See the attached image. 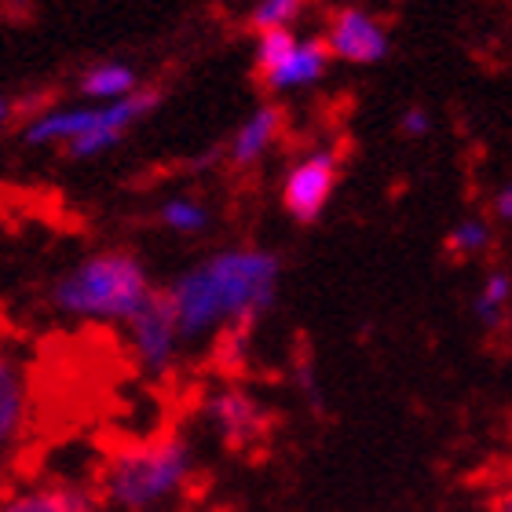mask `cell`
<instances>
[{"instance_id": "cell-20", "label": "cell", "mask_w": 512, "mask_h": 512, "mask_svg": "<svg viewBox=\"0 0 512 512\" xmlns=\"http://www.w3.org/2000/svg\"><path fill=\"white\" fill-rule=\"evenodd\" d=\"M403 132H406V136H417V139H421V136H428V132H432V121H428V114H425V110H406V114H403Z\"/></svg>"}, {"instance_id": "cell-16", "label": "cell", "mask_w": 512, "mask_h": 512, "mask_svg": "<svg viewBox=\"0 0 512 512\" xmlns=\"http://www.w3.org/2000/svg\"><path fill=\"white\" fill-rule=\"evenodd\" d=\"M491 242H494V231L483 220H461L447 235V253L458 256V260H469V256L487 253Z\"/></svg>"}, {"instance_id": "cell-8", "label": "cell", "mask_w": 512, "mask_h": 512, "mask_svg": "<svg viewBox=\"0 0 512 512\" xmlns=\"http://www.w3.org/2000/svg\"><path fill=\"white\" fill-rule=\"evenodd\" d=\"M209 414H213L220 436L231 450H253L267 439V417L260 410L253 395L238 392V388H227V392L213 395L209 403Z\"/></svg>"}, {"instance_id": "cell-22", "label": "cell", "mask_w": 512, "mask_h": 512, "mask_svg": "<svg viewBox=\"0 0 512 512\" xmlns=\"http://www.w3.org/2000/svg\"><path fill=\"white\" fill-rule=\"evenodd\" d=\"M8 121H11V103L8 99H0V128L8 125Z\"/></svg>"}, {"instance_id": "cell-9", "label": "cell", "mask_w": 512, "mask_h": 512, "mask_svg": "<svg viewBox=\"0 0 512 512\" xmlns=\"http://www.w3.org/2000/svg\"><path fill=\"white\" fill-rule=\"evenodd\" d=\"M326 63H330V48H326V41L308 37V41L293 44V52H289L275 70H267L260 81H264L267 88H275V92L304 88V85H315V81L326 74Z\"/></svg>"}, {"instance_id": "cell-12", "label": "cell", "mask_w": 512, "mask_h": 512, "mask_svg": "<svg viewBox=\"0 0 512 512\" xmlns=\"http://www.w3.org/2000/svg\"><path fill=\"white\" fill-rule=\"evenodd\" d=\"M278 128H282V110L278 107H260L246 125L238 128L235 139H231V161L235 165H256V161L264 158L267 147L275 143Z\"/></svg>"}, {"instance_id": "cell-11", "label": "cell", "mask_w": 512, "mask_h": 512, "mask_svg": "<svg viewBox=\"0 0 512 512\" xmlns=\"http://www.w3.org/2000/svg\"><path fill=\"white\" fill-rule=\"evenodd\" d=\"M22 417H26V377L19 359L0 352V454L19 436Z\"/></svg>"}, {"instance_id": "cell-6", "label": "cell", "mask_w": 512, "mask_h": 512, "mask_svg": "<svg viewBox=\"0 0 512 512\" xmlns=\"http://www.w3.org/2000/svg\"><path fill=\"white\" fill-rule=\"evenodd\" d=\"M154 107H158V92H139L136 88V92L114 99V103H107V107H99L96 128L85 132L81 139H74V143H66V147H70L74 158H96V154H103V150L118 147L128 128L136 125L139 118H147Z\"/></svg>"}, {"instance_id": "cell-4", "label": "cell", "mask_w": 512, "mask_h": 512, "mask_svg": "<svg viewBox=\"0 0 512 512\" xmlns=\"http://www.w3.org/2000/svg\"><path fill=\"white\" fill-rule=\"evenodd\" d=\"M125 322L139 363L154 370V374L169 370L172 359H176V341H180V326H176L169 289H150V297Z\"/></svg>"}, {"instance_id": "cell-21", "label": "cell", "mask_w": 512, "mask_h": 512, "mask_svg": "<svg viewBox=\"0 0 512 512\" xmlns=\"http://www.w3.org/2000/svg\"><path fill=\"white\" fill-rule=\"evenodd\" d=\"M494 216L509 224L512 220V187H502V191L494 194Z\"/></svg>"}, {"instance_id": "cell-13", "label": "cell", "mask_w": 512, "mask_h": 512, "mask_svg": "<svg viewBox=\"0 0 512 512\" xmlns=\"http://www.w3.org/2000/svg\"><path fill=\"white\" fill-rule=\"evenodd\" d=\"M0 512H96V502L81 487L52 483V487H37V491L19 494V498H8L0 505Z\"/></svg>"}, {"instance_id": "cell-15", "label": "cell", "mask_w": 512, "mask_h": 512, "mask_svg": "<svg viewBox=\"0 0 512 512\" xmlns=\"http://www.w3.org/2000/svg\"><path fill=\"white\" fill-rule=\"evenodd\" d=\"M136 70L125 63H103L96 66V70H88L85 81H81V88H85V96L92 99H107V103H114V99L128 96V92H136Z\"/></svg>"}, {"instance_id": "cell-5", "label": "cell", "mask_w": 512, "mask_h": 512, "mask_svg": "<svg viewBox=\"0 0 512 512\" xmlns=\"http://www.w3.org/2000/svg\"><path fill=\"white\" fill-rule=\"evenodd\" d=\"M333 187H337V154L333 150L308 154L286 176V187H282L286 213L297 224H315L322 216V209H326V202H330Z\"/></svg>"}, {"instance_id": "cell-18", "label": "cell", "mask_w": 512, "mask_h": 512, "mask_svg": "<svg viewBox=\"0 0 512 512\" xmlns=\"http://www.w3.org/2000/svg\"><path fill=\"white\" fill-rule=\"evenodd\" d=\"M161 224L169 231H180V235H198L209 227V213L191 198H172V202L161 205Z\"/></svg>"}, {"instance_id": "cell-7", "label": "cell", "mask_w": 512, "mask_h": 512, "mask_svg": "<svg viewBox=\"0 0 512 512\" xmlns=\"http://www.w3.org/2000/svg\"><path fill=\"white\" fill-rule=\"evenodd\" d=\"M326 48L344 63H381L388 55V33L363 8H341L330 19Z\"/></svg>"}, {"instance_id": "cell-10", "label": "cell", "mask_w": 512, "mask_h": 512, "mask_svg": "<svg viewBox=\"0 0 512 512\" xmlns=\"http://www.w3.org/2000/svg\"><path fill=\"white\" fill-rule=\"evenodd\" d=\"M99 121V107H77V110H55V114H41L37 121L26 125V143L33 147H48V143H74L85 132H92Z\"/></svg>"}, {"instance_id": "cell-3", "label": "cell", "mask_w": 512, "mask_h": 512, "mask_svg": "<svg viewBox=\"0 0 512 512\" xmlns=\"http://www.w3.org/2000/svg\"><path fill=\"white\" fill-rule=\"evenodd\" d=\"M150 297V278L132 253H96L55 286V308L85 319H128Z\"/></svg>"}, {"instance_id": "cell-2", "label": "cell", "mask_w": 512, "mask_h": 512, "mask_svg": "<svg viewBox=\"0 0 512 512\" xmlns=\"http://www.w3.org/2000/svg\"><path fill=\"white\" fill-rule=\"evenodd\" d=\"M191 469V447L180 436L128 443L110 454L107 469H103V494L121 509L143 512L180 491Z\"/></svg>"}, {"instance_id": "cell-17", "label": "cell", "mask_w": 512, "mask_h": 512, "mask_svg": "<svg viewBox=\"0 0 512 512\" xmlns=\"http://www.w3.org/2000/svg\"><path fill=\"white\" fill-rule=\"evenodd\" d=\"M308 0H256V8L249 11V26L256 33L267 30H289V22L304 11Z\"/></svg>"}, {"instance_id": "cell-19", "label": "cell", "mask_w": 512, "mask_h": 512, "mask_svg": "<svg viewBox=\"0 0 512 512\" xmlns=\"http://www.w3.org/2000/svg\"><path fill=\"white\" fill-rule=\"evenodd\" d=\"M293 44H297V37H293L289 30L260 33V41H256V74L264 77L267 70H275V66L293 52Z\"/></svg>"}, {"instance_id": "cell-14", "label": "cell", "mask_w": 512, "mask_h": 512, "mask_svg": "<svg viewBox=\"0 0 512 512\" xmlns=\"http://www.w3.org/2000/svg\"><path fill=\"white\" fill-rule=\"evenodd\" d=\"M509 293H512L509 271H505V267L491 271L480 289V297H476V304H472L476 319H480V326L487 333H498L505 326V315H509Z\"/></svg>"}, {"instance_id": "cell-1", "label": "cell", "mask_w": 512, "mask_h": 512, "mask_svg": "<svg viewBox=\"0 0 512 512\" xmlns=\"http://www.w3.org/2000/svg\"><path fill=\"white\" fill-rule=\"evenodd\" d=\"M278 275V256L264 249H227L209 256L169 286L176 326L183 337H202L216 326L249 333V326L271 308Z\"/></svg>"}]
</instances>
